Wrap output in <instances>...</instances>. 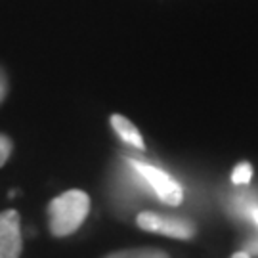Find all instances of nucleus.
<instances>
[{
	"label": "nucleus",
	"instance_id": "nucleus-11",
	"mask_svg": "<svg viewBox=\"0 0 258 258\" xmlns=\"http://www.w3.org/2000/svg\"><path fill=\"white\" fill-rule=\"evenodd\" d=\"M231 258H250V254L249 252H245V250H239V252H235Z\"/></svg>",
	"mask_w": 258,
	"mask_h": 258
},
{
	"label": "nucleus",
	"instance_id": "nucleus-6",
	"mask_svg": "<svg viewBox=\"0 0 258 258\" xmlns=\"http://www.w3.org/2000/svg\"><path fill=\"white\" fill-rule=\"evenodd\" d=\"M105 258H170L165 250L161 249H151V247H142V249H124V250H115L107 254Z\"/></svg>",
	"mask_w": 258,
	"mask_h": 258
},
{
	"label": "nucleus",
	"instance_id": "nucleus-7",
	"mask_svg": "<svg viewBox=\"0 0 258 258\" xmlns=\"http://www.w3.org/2000/svg\"><path fill=\"white\" fill-rule=\"evenodd\" d=\"M250 176H252V166L249 163H241L233 168V172H231V182L233 184H239V185H245L250 182Z\"/></svg>",
	"mask_w": 258,
	"mask_h": 258
},
{
	"label": "nucleus",
	"instance_id": "nucleus-9",
	"mask_svg": "<svg viewBox=\"0 0 258 258\" xmlns=\"http://www.w3.org/2000/svg\"><path fill=\"white\" fill-rule=\"evenodd\" d=\"M6 94H8V77H6V73L0 69V103L4 102Z\"/></svg>",
	"mask_w": 258,
	"mask_h": 258
},
{
	"label": "nucleus",
	"instance_id": "nucleus-12",
	"mask_svg": "<svg viewBox=\"0 0 258 258\" xmlns=\"http://www.w3.org/2000/svg\"><path fill=\"white\" fill-rule=\"evenodd\" d=\"M252 218H254V222L258 224V209H254V211H252Z\"/></svg>",
	"mask_w": 258,
	"mask_h": 258
},
{
	"label": "nucleus",
	"instance_id": "nucleus-2",
	"mask_svg": "<svg viewBox=\"0 0 258 258\" xmlns=\"http://www.w3.org/2000/svg\"><path fill=\"white\" fill-rule=\"evenodd\" d=\"M138 226L142 230L151 231V233H161L166 237H174V239H194L197 228L189 218L182 216H165V214H157V212H142L138 214Z\"/></svg>",
	"mask_w": 258,
	"mask_h": 258
},
{
	"label": "nucleus",
	"instance_id": "nucleus-1",
	"mask_svg": "<svg viewBox=\"0 0 258 258\" xmlns=\"http://www.w3.org/2000/svg\"><path fill=\"white\" fill-rule=\"evenodd\" d=\"M90 212V197L83 189H69L48 205V226L54 237H67L79 230Z\"/></svg>",
	"mask_w": 258,
	"mask_h": 258
},
{
	"label": "nucleus",
	"instance_id": "nucleus-3",
	"mask_svg": "<svg viewBox=\"0 0 258 258\" xmlns=\"http://www.w3.org/2000/svg\"><path fill=\"white\" fill-rule=\"evenodd\" d=\"M128 163H130V166L155 189V194L159 195V199H161L163 203L172 205V207L182 203V199H184V189H182V185L178 184L174 178H170L166 172L159 170L155 166L140 163V161H128Z\"/></svg>",
	"mask_w": 258,
	"mask_h": 258
},
{
	"label": "nucleus",
	"instance_id": "nucleus-8",
	"mask_svg": "<svg viewBox=\"0 0 258 258\" xmlns=\"http://www.w3.org/2000/svg\"><path fill=\"white\" fill-rule=\"evenodd\" d=\"M12 149H14V144L12 140L6 136V134H0V168L6 165V161L12 155Z\"/></svg>",
	"mask_w": 258,
	"mask_h": 258
},
{
	"label": "nucleus",
	"instance_id": "nucleus-5",
	"mask_svg": "<svg viewBox=\"0 0 258 258\" xmlns=\"http://www.w3.org/2000/svg\"><path fill=\"white\" fill-rule=\"evenodd\" d=\"M111 126L117 132V136H119L122 142H126L128 146L140 149V151L146 149V144H144V138H142L140 130L136 128L126 117H122L119 113H117V115H111Z\"/></svg>",
	"mask_w": 258,
	"mask_h": 258
},
{
	"label": "nucleus",
	"instance_id": "nucleus-4",
	"mask_svg": "<svg viewBox=\"0 0 258 258\" xmlns=\"http://www.w3.org/2000/svg\"><path fill=\"white\" fill-rule=\"evenodd\" d=\"M23 250L21 218L14 209L0 212V258H19Z\"/></svg>",
	"mask_w": 258,
	"mask_h": 258
},
{
	"label": "nucleus",
	"instance_id": "nucleus-10",
	"mask_svg": "<svg viewBox=\"0 0 258 258\" xmlns=\"http://www.w3.org/2000/svg\"><path fill=\"white\" fill-rule=\"evenodd\" d=\"M245 252H249V254H258V239L250 241L249 245H247V250Z\"/></svg>",
	"mask_w": 258,
	"mask_h": 258
}]
</instances>
